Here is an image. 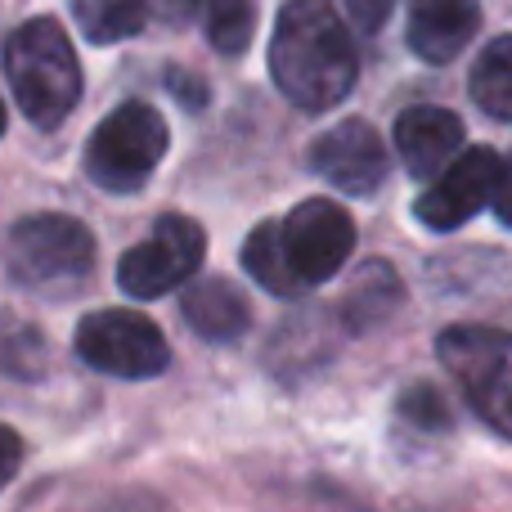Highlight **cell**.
Masks as SVG:
<instances>
[{"mask_svg":"<svg viewBox=\"0 0 512 512\" xmlns=\"http://www.w3.org/2000/svg\"><path fill=\"white\" fill-rule=\"evenodd\" d=\"M270 72L283 99L306 113L337 108L355 90L360 54L328 0H288L274 18Z\"/></svg>","mask_w":512,"mask_h":512,"instance_id":"obj_1","label":"cell"},{"mask_svg":"<svg viewBox=\"0 0 512 512\" xmlns=\"http://www.w3.org/2000/svg\"><path fill=\"white\" fill-rule=\"evenodd\" d=\"M5 72L27 122L50 131L77 108L81 63L59 18H32L5 41Z\"/></svg>","mask_w":512,"mask_h":512,"instance_id":"obj_2","label":"cell"},{"mask_svg":"<svg viewBox=\"0 0 512 512\" xmlns=\"http://www.w3.org/2000/svg\"><path fill=\"white\" fill-rule=\"evenodd\" d=\"M5 261L23 288L45 292V297H68L95 270V239L72 216L41 212L14 225Z\"/></svg>","mask_w":512,"mask_h":512,"instance_id":"obj_3","label":"cell"},{"mask_svg":"<svg viewBox=\"0 0 512 512\" xmlns=\"http://www.w3.org/2000/svg\"><path fill=\"white\" fill-rule=\"evenodd\" d=\"M162 153H167V122L153 104L113 108L104 122L90 131L86 144V176L108 194H135L144 180L158 171Z\"/></svg>","mask_w":512,"mask_h":512,"instance_id":"obj_4","label":"cell"},{"mask_svg":"<svg viewBox=\"0 0 512 512\" xmlns=\"http://www.w3.org/2000/svg\"><path fill=\"white\" fill-rule=\"evenodd\" d=\"M436 355L468 396V405L495 427L499 436H512V333L504 328L459 324L445 328Z\"/></svg>","mask_w":512,"mask_h":512,"instance_id":"obj_5","label":"cell"},{"mask_svg":"<svg viewBox=\"0 0 512 512\" xmlns=\"http://www.w3.org/2000/svg\"><path fill=\"white\" fill-rule=\"evenodd\" d=\"M77 355L108 378H158L171 364V346L153 319L135 310H95L77 328Z\"/></svg>","mask_w":512,"mask_h":512,"instance_id":"obj_6","label":"cell"},{"mask_svg":"<svg viewBox=\"0 0 512 512\" xmlns=\"http://www.w3.org/2000/svg\"><path fill=\"white\" fill-rule=\"evenodd\" d=\"M203 252H207V239L189 216H162L149 239L135 243V248L122 256L117 283H122V292L135 301L167 297L171 288L194 279V270L203 265Z\"/></svg>","mask_w":512,"mask_h":512,"instance_id":"obj_7","label":"cell"},{"mask_svg":"<svg viewBox=\"0 0 512 512\" xmlns=\"http://www.w3.org/2000/svg\"><path fill=\"white\" fill-rule=\"evenodd\" d=\"M283 234V252H288V265L301 283H328L337 270L346 265V256L355 252V225L351 216L342 212L328 198H310L301 203L288 221L279 225Z\"/></svg>","mask_w":512,"mask_h":512,"instance_id":"obj_8","label":"cell"},{"mask_svg":"<svg viewBox=\"0 0 512 512\" xmlns=\"http://www.w3.org/2000/svg\"><path fill=\"white\" fill-rule=\"evenodd\" d=\"M499 171H504V162H499L495 149H463L459 158L436 176V185H427L423 194H418L414 216L427 230H459L481 207H490Z\"/></svg>","mask_w":512,"mask_h":512,"instance_id":"obj_9","label":"cell"},{"mask_svg":"<svg viewBox=\"0 0 512 512\" xmlns=\"http://www.w3.org/2000/svg\"><path fill=\"white\" fill-rule=\"evenodd\" d=\"M387 144L369 122H337L310 144V171L346 194H373L387 180Z\"/></svg>","mask_w":512,"mask_h":512,"instance_id":"obj_10","label":"cell"},{"mask_svg":"<svg viewBox=\"0 0 512 512\" xmlns=\"http://www.w3.org/2000/svg\"><path fill=\"white\" fill-rule=\"evenodd\" d=\"M396 149L414 180H436L463 153V122L450 108L418 104V108H409V113H400Z\"/></svg>","mask_w":512,"mask_h":512,"instance_id":"obj_11","label":"cell"},{"mask_svg":"<svg viewBox=\"0 0 512 512\" xmlns=\"http://www.w3.org/2000/svg\"><path fill=\"white\" fill-rule=\"evenodd\" d=\"M477 0H409L405 41L423 63H450L477 36Z\"/></svg>","mask_w":512,"mask_h":512,"instance_id":"obj_12","label":"cell"},{"mask_svg":"<svg viewBox=\"0 0 512 512\" xmlns=\"http://www.w3.org/2000/svg\"><path fill=\"white\" fill-rule=\"evenodd\" d=\"M180 315L203 342H239L252 324V306L230 279H198L180 297Z\"/></svg>","mask_w":512,"mask_h":512,"instance_id":"obj_13","label":"cell"},{"mask_svg":"<svg viewBox=\"0 0 512 512\" xmlns=\"http://www.w3.org/2000/svg\"><path fill=\"white\" fill-rule=\"evenodd\" d=\"M149 0H72V18L95 45H117L126 36L144 32L149 23Z\"/></svg>","mask_w":512,"mask_h":512,"instance_id":"obj_14","label":"cell"},{"mask_svg":"<svg viewBox=\"0 0 512 512\" xmlns=\"http://www.w3.org/2000/svg\"><path fill=\"white\" fill-rule=\"evenodd\" d=\"M45 364H50V346H45L41 328L27 324L14 310H0V373L32 382L45 378Z\"/></svg>","mask_w":512,"mask_h":512,"instance_id":"obj_15","label":"cell"},{"mask_svg":"<svg viewBox=\"0 0 512 512\" xmlns=\"http://www.w3.org/2000/svg\"><path fill=\"white\" fill-rule=\"evenodd\" d=\"M243 270H248L265 292H279V297H297V292L306 288L288 265L279 225H256V230L248 234V243H243Z\"/></svg>","mask_w":512,"mask_h":512,"instance_id":"obj_16","label":"cell"},{"mask_svg":"<svg viewBox=\"0 0 512 512\" xmlns=\"http://www.w3.org/2000/svg\"><path fill=\"white\" fill-rule=\"evenodd\" d=\"M472 99L495 122H512V36H499L481 50L472 68Z\"/></svg>","mask_w":512,"mask_h":512,"instance_id":"obj_17","label":"cell"},{"mask_svg":"<svg viewBox=\"0 0 512 512\" xmlns=\"http://www.w3.org/2000/svg\"><path fill=\"white\" fill-rule=\"evenodd\" d=\"M203 23L221 54H243L256 36V0H207Z\"/></svg>","mask_w":512,"mask_h":512,"instance_id":"obj_18","label":"cell"},{"mask_svg":"<svg viewBox=\"0 0 512 512\" xmlns=\"http://www.w3.org/2000/svg\"><path fill=\"white\" fill-rule=\"evenodd\" d=\"M391 5H396V0H346V14H351V23L360 27V32H378V27L387 23Z\"/></svg>","mask_w":512,"mask_h":512,"instance_id":"obj_19","label":"cell"},{"mask_svg":"<svg viewBox=\"0 0 512 512\" xmlns=\"http://www.w3.org/2000/svg\"><path fill=\"white\" fill-rule=\"evenodd\" d=\"M18 463H23V441H18L14 427L0 423V490H5L9 481H14Z\"/></svg>","mask_w":512,"mask_h":512,"instance_id":"obj_20","label":"cell"},{"mask_svg":"<svg viewBox=\"0 0 512 512\" xmlns=\"http://www.w3.org/2000/svg\"><path fill=\"white\" fill-rule=\"evenodd\" d=\"M405 414H427V423H432V427L450 423V414L441 409V400H436L432 387H418L414 396H405Z\"/></svg>","mask_w":512,"mask_h":512,"instance_id":"obj_21","label":"cell"},{"mask_svg":"<svg viewBox=\"0 0 512 512\" xmlns=\"http://www.w3.org/2000/svg\"><path fill=\"white\" fill-rule=\"evenodd\" d=\"M490 207H495V216L512 230V162H504V171H499V185H495Z\"/></svg>","mask_w":512,"mask_h":512,"instance_id":"obj_22","label":"cell"},{"mask_svg":"<svg viewBox=\"0 0 512 512\" xmlns=\"http://www.w3.org/2000/svg\"><path fill=\"white\" fill-rule=\"evenodd\" d=\"M198 0H149V9H158L162 18H189V9H194Z\"/></svg>","mask_w":512,"mask_h":512,"instance_id":"obj_23","label":"cell"},{"mask_svg":"<svg viewBox=\"0 0 512 512\" xmlns=\"http://www.w3.org/2000/svg\"><path fill=\"white\" fill-rule=\"evenodd\" d=\"M0 135H5V104H0Z\"/></svg>","mask_w":512,"mask_h":512,"instance_id":"obj_24","label":"cell"}]
</instances>
